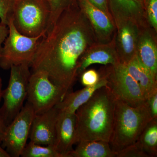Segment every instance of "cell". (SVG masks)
<instances>
[{"label": "cell", "mask_w": 157, "mask_h": 157, "mask_svg": "<svg viewBox=\"0 0 157 157\" xmlns=\"http://www.w3.org/2000/svg\"><path fill=\"white\" fill-rule=\"evenodd\" d=\"M9 34L3 43L0 53V67L4 70L13 66L27 64L31 66L40 41L45 35L29 37L16 29L12 19L8 25Z\"/></svg>", "instance_id": "obj_5"}, {"label": "cell", "mask_w": 157, "mask_h": 157, "mask_svg": "<svg viewBox=\"0 0 157 157\" xmlns=\"http://www.w3.org/2000/svg\"><path fill=\"white\" fill-rule=\"evenodd\" d=\"M115 36V35H114ZM120 63L116 48L115 37L110 42L97 43L83 55L78 63V76L94 64L114 65Z\"/></svg>", "instance_id": "obj_14"}, {"label": "cell", "mask_w": 157, "mask_h": 157, "mask_svg": "<svg viewBox=\"0 0 157 157\" xmlns=\"http://www.w3.org/2000/svg\"><path fill=\"white\" fill-rule=\"evenodd\" d=\"M35 115L33 107L27 102L13 121L6 126L1 143L11 157L21 156L29 139Z\"/></svg>", "instance_id": "obj_9"}, {"label": "cell", "mask_w": 157, "mask_h": 157, "mask_svg": "<svg viewBox=\"0 0 157 157\" xmlns=\"http://www.w3.org/2000/svg\"><path fill=\"white\" fill-rule=\"evenodd\" d=\"M135 1L138 3L145 11V0H135Z\"/></svg>", "instance_id": "obj_32"}, {"label": "cell", "mask_w": 157, "mask_h": 157, "mask_svg": "<svg viewBox=\"0 0 157 157\" xmlns=\"http://www.w3.org/2000/svg\"><path fill=\"white\" fill-rule=\"evenodd\" d=\"M77 3L90 23L98 42L106 43L110 42L115 33L113 19L94 6L88 0H77Z\"/></svg>", "instance_id": "obj_11"}, {"label": "cell", "mask_w": 157, "mask_h": 157, "mask_svg": "<svg viewBox=\"0 0 157 157\" xmlns=\"http://www.w3.org/2000/svg\"><path fill=\"white\" fill-rule=\"evenodd\" d=\"M21 156L22 157H63L55 145H43L30 141L26 144Z\"/></svg>", "instance_id": "obj_21"}, {"label": "cell", "mask_w": 157, "mask_h": 157, "mask_svg": "<svg viewBox=\"0 0 157 157\" xmlns=\"http://www.w3.org/2000/svg\"><path fill=\"white\" fill-rule=\"evenodd\" d=\"M59 113L55 106L42 113L36 114L31 126L30 141L41 145H55Z\"/></svg>", "instance_id": "obj_12"}, {"label": "cell", "mask_w": 157, "mask_h": 157, "mask_svg": "<svg viewBox=\"0 0 157 157\" xmlns=\"http://www.w3.org/2000/svg\"><path fill=\"white\" fill-rule=\"evenodd\" d=\"M69 157H116L109 142L102 140H84L78 142Z\"/></svg>", "instance_id": "obj_18"}, {"label": "cell", "mask_w": 157, "mask_h": 157, "mask_svg": "<svg viewBox=\"0 0 157 157\" xmlns=\"http://www.w3.org/2000/svg\"><path fill=\"white\" fill-rule=\"evenodd\" d=\"M152 118L146 103L132 107L117 100L112 133L109 141L117 153L138 140Z\"/></svg>", "instance_id": "obj_3"}, {"label": "cell", "mask_w": 157, "mask_h": 157, "mask_svg": "<svg viewBox=\"0 0 157 157\" xmlns=\"http://www.w3.org/2000/svg\"><path fill=\"white\" fill-rule=\"evenodd\" d=\"M51 11L50 21L48 30L52 28L61 14L65 10L77 5V0H45Z\"/></svg>", "instance_id": "obj_22"}, {"label": "cell", "mask_w": 157, "mask_h": 157, "mask_svg": "<svg viewBox=\"0 0 157 157\" xmlns=\"http://www.w3.org/2000/svg\"><path fill=\"white\" fill-rule=\"evenodd\" d=\"M101 69L100 76L107 81V86L117 100L132 107L145 103L146 99L139 85L128 72L125 65H107Z\"/></svg>", "instance_id": "obj_7"}, {"label": "cell", "mask_w": 157, "mask_h": 157, "mask_svg": "<svg viewBox=\"0 0 157 157\" xmlns=\"http://www.w3.org/2000/svg\"><path fill=\"white\" fill-rule=\"evenodd\" d=\"M2 78L0 77V101L2 99V95L3 90L2 89Z\"/></svg>", "instance_id": "obj_33"}, {"label": "cell", "mask_w": 157, "mask_h": 157, "mask_svg": "<svg viewBox=\"0 0 157 157\" xmlns=\"http://www.w3.org/2000/svg\"><path fill=\"white\" fill-rule=\"evenodd\" d=\"M9 34V28L8 26L2 24L0 22V53L3 43L5 42Z\"/></svg>", "instance_id": "obj_29"}, {"label": "cell", "mask_w": 157, "mask_h": 157, "mask_svg": "<svg viewBox=\"0 0 157 157\" xmlns=\"http://www.w3.org/2000/svg\"><path fill=\"white\" fill-rule=\"evenodd\" d=\"M136 142L150 157L157 156V118L150 121Z\"/></svg>", "instance_id": "obj_20"}, {"label": "cell", "mask_w": 157, "mask_h": 157, "mask_svg": "<svg viewBox=\"0 0 157 157\" xmlns=\"http://www.w3.org/2000/svg\"><path fill=\"white\" fill-rule=\"evenodd\" d=\"M98 43L90 23L77 4L64 11L42 38L30 67L33 71L47 73L66 95L72 91L78 76L82 56Z\"/></svg>", "instance_id": "obj_1"}, {"label": "cell", "mask_w": 157, "mask_h": 157, "mask_svg": "<svg viewBox=\"0 0 157 157\" xmlns=\"http://www.w3.org/2000/svg\"><path fill=\"white\" fill-rule=\"evenodd\" d=\"M111 14H119L135 19L142 26L148 25L145 11L135 0H108Z\"/></svg>", "instance_id": "obj_19"}, {"label": "cell", "mask_w": 157, "mask_h": 157, "mask_svg": "<svg viewBox=\"0 0 157 157\" xmlns=\"http://www.w3.org/2000/svg\"><path fill=\"white\" fill-rule=\"evenodd\" d=\"M101 78L95 85L86 86L76 91H72L68 93L56 107L60 111L75 113L79 107L89 100L97 90L107 86V80L102 76H101Z\"/></svg>", "instance_id": "obj_16"}, {"label": "cell", "mask_w": 157, "mask_h": 157, "mask_svg": "<svg viewBox=\"0 0 157 157\" xmlns=\"http://www.w3.org/2000/svg\"><path fill=\"white\" fill-rule=\"evenodd\" d=\"M117 99L107 86L97 90L76 112V143L84 140L109 142Z\"/></svg>", "instance_id": "obj_2"}, {"label": "cell", "mask_w": 157, "mask_h": 157, "mask_svg": "<svg viewBox=\"0 0 157 157\" xmlns=\"http://www.w3.org/2000/svg\"><path fill=\"white\" fill-rule=\"evenodd\" d=\"M112 15L116 26L114 37L117 51L121 63L126 64L136 55L140 29L146 26H142L130 17L119 14Z\"/></svg>", "instance_id": "obj_10"}, {"label": "cell", "mask_w": 157, "mask_h": 157, "mask_svg": "<svg viewBox=\"0 0 157 157\" xmlns=\"http://www.w3.org/2000/svg\"><path fill=\"white\" fill-rule=\"evenodd\" d=\"M15 0H0L1 23L8 26L12 19L13 7Z\"/></svg>", "instance_id": "obj_24"}, {"label": "cell", "mask_w": 157, "mask_h": 157, "mask_svg": "<svg viewBox=\"0 0 157 157\" xmlns=\"http://www.w3.org/2000/svg\"><path fill=\"white\" fill-rule=\"evenodd\" d=\"M101 78L100 73L94 69L85 70L80 75V81L84 87L95 85L99 82Z\"/></svg>", "instance_id": "obj_26"}, {"label": "cell", "mask_w": 157, "mask_h": 157, "mask_svg": "<svg viewBox=\"0 0 157 157\" xmlns=\"http://www.w3.org/2000/svg\"><path fill=\"white\" fill-rule=\"evenodd\" d=\"M88 1L94 6L105 12L110 18L113 19L109 9L108 0H88Z\"/></svg>", "instance_id": "obj_28"}, {"label": "cell", "mask_w": 157, "mask_h": 157, "mask_svg": "<svg viewBox=\"0 0 157 157\" xmlns=\"http://www.w3.org/2000/svg\"><path fill=\"white\" fill-rule=\"evenodd\" d=\"M116 157H150L137 142L117 153Z\"/></svg>", "instance_id": "obj_25"}, {"label": "cell", "mask_w": 157, "mask_h": 157, "mask_svg": "<svg viewBox=\"0 0 157 157\" xmlns=\"http://www.w3.org/2000/svg\"><path fill=\"white\" fill-rule=\"evenodd\" d=\"M145 14L147 22L157 32V0H145Z\"/></svg>", "instance_id": "obj_23"}, {"label": "cell", "mask_w": 157, "mask_h": 157, "mask_svg": "<svg viewBox=\"0 0 157 157\" xmlns=\"http://www.w3.org/2000/svg\"><path fill=\"white\" fill-rule=\"evenodd\" d=\"M75 113L59 111L56 127L55 146L63 157H69L76 143Z\"/></svg>", "instance_id": "obj_13"}, {"label": "cell", "mask_w": 157, "mask_h": 157, "mask_svg": "<svg viewBox=\"0 0 157 157\" xmlns=\"http://www.w3.org/2000/svg\"><path fill=\"white\" fill-rule=\"evenodd\" d=\"M145 103L148 107L152 119L157 118V90L147 98Z\"/></svg>", "instance_id": "obj_27"}, {"label": "cell", "mask_w": 157, "mask_h": 157, "mask_svg": "<svg viewBox=\"0 0 157 157\" xmlns=\"http://www.w3.org/2000/svg\"><path fill=\"white\" fill-rule=\"evenodd\" d=\"M1 144L0 143V157H11L8 152L3 148Z\"/></svg>", "instance_id": "obj_31"}, {"label": "cell", "mask_w": 157, "mask_h": 157, "mask_svg": "<svg viewBox=\"0 0 157 157\" xmlns=\"http://www.w3.org/2000/svg\"><path fill=\"white\" fill-rule=\"evenodd\" d=\"M136 55L152 74L157 77V46L156 39L148 26L140 29L138 37Z\"/></svg>", "instance_id": "obj_15"}, {"label": "cell", "mask_w": 157, "mask_h": 157, "mask_svg": "<svg viewBox=\"0 0 157 157\" xmlns=\"http://www.w3.org/2000/svg\"><path fill=\"white\" fill-rule=\"evenodd\" d=\"M65 93L42 71H33L28 86L27 102L36 114L45 112L61 102Z\"/></svg>", "instance_id": "obj_8"}, {"label": "cell", "mask_w": 157, "mask_h": 157, "mask_svg": "<svg viewBox=\"0 0 157 157\" xmlns=\"http://www.w3.org/2000/svg\"><path fill=\"white\" fill-rule=\"evenodd\" d=\"M27 64L13 66L10 68L9 84L3 90V104L0 113L6 125H9L21 111L27 98L28 86L31 74Z\"/></svg>", "instance_id": "obj_6"}, {"label": "cell", "mask_w": 157, "mask_h": 157, "mask_svg": "<svg viewBox=\"0 0 157 157\" xmlns=\"http://www.w3.org/2000/svg\"><path fill=\"white\" fill-rule=\"evenodd\" d=\"M6 126H7V125L5 123V121H4L0 113V143H2V140Z\"/></svg>", "instance_id": "obj_30"}, {"label": "cell", "mask_w": 157, "mask_h": 157, "mask_svg": "<svg viewBox=\"0 0 157 157\" xmlns=\"http://www.w3.org/2000/svg\"><path fill=\"white\" fill-rule=\"evenodd\" d=\"M51 11L45 0H15L12 21L20 33L29 37L46 34Z\"/></svg>", "instance_id": "obj_4"}, {"label": "cell", "mask_w": 157, "mask_h": 157, "mask_svg": "<svg viewBox=\"0 0 157 157\" xmlns=\"http://www.w3.org/2000/svg\"><path fill=\"white\" fill-rule=\"evenodd\" d=\"M124 65L129 74L139 85L145 99L157 90V77L142 64L137 55Z\"/></svg>", "instance_id": "obj_17"}]
</instances>
